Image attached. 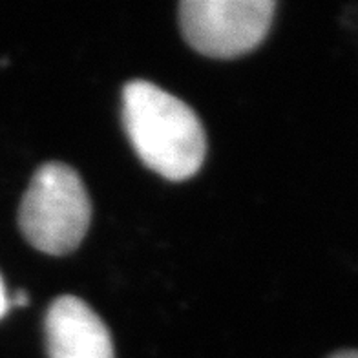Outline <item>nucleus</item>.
Returning <instances> with one entry per match:
<instances>
[{"mask_svg": "<svg viewBox=\"0 0 358 358\" xmlns=\"http://www.w3.org/2000/svg\"><path fill=\"white\" fill-rule=\"evenodd\" d=\"M123 121L139 159L170 181L192 178L203 165L207 139L189 104L146 80L123 90Z\"/></svg>", "mask_w": 358, "mask_h": 358, "instance_id": "f257e3e1", "label": "nucleus"}, {"mask_svg": "<svg viewBox=\"0 0 358 358\" xmlns=\"http://www.w3.org/2000/svg\"><path fill=\"white\" fill-rule=\"evenodd\" d=\"M90 220L92 203L76 170L53 161L35 172L19 213L20 231L35 249L68 255L85 240Z\"/></svg>", "mask_w": 358, "mask_h": 358, "instance_id": "f03ea898", "label": "nucleus"}, {"mask_svg": "<svg viewBox=\"0 0 358 358\" xmlns=\"http://www.w3.org/2000/svg\"><path fill=\"white\" fill-rule=\"evenodd\" d=\"M274 8L273 0H185L179 6V24L196 52L232 59L262 44Z\"/></svg>", "mask_w": 358, "mask_h": 358, "instance_id": "7ed1b4c3", "label": "nucleus"}, {"mask_svg": "<svg viewBox=\"0 0 358 358\" xmlns=\"http://www.w3.org/2000/svg\"><path fill=\"white\" fill-rule=\"evenodd\" d=\"M48 358H113L110 331L80 298L61 296L44 320Z\"/></svg>", "mask_w": 358, "mask_h": 358, "instance_id": "20e7f679", "label": "nucleus"}, {"mask_svg": "<svg viewBox=\"0 0 358 358\" xmlns=\"http://www.w3.org/2000/svg\"><path fill=\"white\" fill-rule=\"evenodd\" d=\"M8 307H10V298H8V292H6L4 282L0 278V318L8 313Z\"/></svg>", "mask_w": 358, "mask_h": 358, "instance_id": "39448f33", "label": "nucleus"}, {"mask_svg": "<svg viewBox=\"0 0 358 358\" xmlns=\"http://www.w3.org/2000/svg\"><path fill=\"white\" fill-rule=\"evenodd\" d=\"M13 303H17V306H28V294H26V291L15 292Z\"/></svg>", "mask_w": 358, "mask_h": 358, "instance_id": "423d86ee", "label": "nucleus"}, {"mask_svg": "<svg viewBox=\"0 0 358 358\" xmlns=\"http://www.w3.org/2000/svg\"><path fill=\"white\" fill-rule=\"evenodd\" d=\"M329 358H358V351L355 349H349V351H340V353H335Z\"/></svg>", "mask_w": 358, "mask_h": 358, "instance_id": "0eeeda50", "label": "nucleus"}]
</instances>
